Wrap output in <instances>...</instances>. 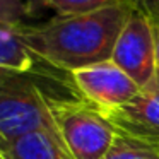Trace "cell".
I'll return each mask as SVG.
<instances>
[{"label": "cell", "mask_w": 159, "mask_h": 159, "mask_svg": "<svg viewBox=\"0 0 159 159\" xmlns=\"http://www.w3.org/2000/svg\"><path fill=\"white\" fill-rule=\"evenodd\" d=\"M101 113L120 134L159 144V72L132 101Z\"/></svg>", "instance_id": "cell-6"}, {"label": "cell", "mask_w": 159, "mask_h": 159, "mask_svg": "<svg viewBox=\"0 0 159 159\" xmlns=\"http://www.w3.org/2000/svg\"><path fill=\"white\" fill-rule=\"evenodd\" d=\"M33 16L28 0H0V22L2 24H26L24 19Z\"/></svg>", "instance_id": "cell-11"}, {"label": "cell", "mask_w": 159, "mask_h": 159, "mask_svg": "<svg viewBox=\"0 0 159 159\" xmlns=\"http://www.w3.org/2000/svg\"><path fill=\"white\" fill-rule=\"evenodd\" d=\"M70 77L77 94L101 111L123 106L142 89L113 60L79 69Z\"/></svg>", "instance_id": "cell-5"}, {"label": "cell", "mask_w": 159, "mask_h": 159, "mask_svg": "<svg viewBox=\"0 0 159 159\" xmlns=\"http://www.w3.org/2000/svg\"><path fill=\"white\" fill-rule=\"evenodd\" d=\"M154 24V29H156V39H157V67H159V17L156 21H152Z\"/></svg>", "instance_id": "cell-13"}, {"label": "cell", "mask_w": 159, "mask_h": 159, "mask_svg": "<svg viewBox=\"0 0 159 159\" xmlns=\"http://www.w3.org/2000/svg\"><path fill=\"white\" fill-rule=\"evenodd\" d=\"M0 159H72L62 142L45 132L0 142Z\"/></svg>", "instance_id": "cell-7"}, {"label": "cell", "mask_w": 159, "mask_h": 159, "mask_svg": "<svg viewBox=\"0 0 159 159\" xmlns=\"http://www.w3.org/2000/svg\"><path fill=\"white\" fill-rule=\"evenodd\" d=\"M121 2H128V0H50V9H53L57 16H74L99 11Z\"/></svg>", "instance_id": "cell-10"}, {"label": "cell", "mask_w": 159, "mask_h": 159, "mask_svg": "<svg viewBox=\"0 0 159 159\" xmlns=\"http://www.w3.org/2000/svg\"><path fill=\"white\" fill-rule=\"evenodd\" d=\"M111 60L140 87L147 86L159 72L154 24L135 7L116 39Z\"/></svg>", "instance_id": "cell-4"}, {"label": "cell", "mask_w": 159, "mask_h": 159, "mask_svg": "<svg viewBox=\"0 0 159 159\" xmlns=\"http://www.w3.org/2000/svg\"><path fill=\"white\" fill-rule=\"evenodd\" d=\"M21 26L0 22V69L2 72L31 74L36 60H39L26 43Z\"/></svg>", "instance_id": "cell-8"}, {"label": "cell", "mask_w": 159, "mask_h": 159, "mask_svg": "<svg viewBox=\"0 0 159 159\" xmlns=\"http://www.w3.org/2000/svg\"><path fill=\"white\" fill-rule=\"evenodd\" d=\"M57 134L72 159H103L116 130L94 104L82 98L52 96Z\"/></svg>", "instance_id": "cell-3"}, {"label": "cell", "mask_w": 159, "mask_h": 159, "mask_svg": "<svg viewBox=\"0 0 159 159\" xmlns=\"http://www.w3.org/2000/svg\"><path fill=\"white\" fill-rule=\"evenodd\" d=\"M28 2H29V5H31L33 16L39 14V12L45 11V9H50V0H28Z\"/></svg>", "instance_id": "cell-12"}, {"label": "cell", "mask_w": 159, "mask_h": 159, "mask_svg": "<svg viewBox=\"0 0 159 159\" xmlns=\"http://www.w3.org/2000/svg\"><path fill=\"white\" fill-rule=\"evenodd\" d=\"M103 159H159V144L116 132V137Z\"/></svg>", "instance_id": "cell-9"}, {"label": "cell", "mask_w": 159, "mask_h": 159, "mask_svg": "<svg viewBox=\"0 0 159 159\" xmlns=\"http://www.w3.org/2000/svg\"><path fill=\"white\" fill-rule=\"evenodd\" d=\"M52 94L31 74H0V142L45 132L58 139L52 115Z\"/></svg>", "instance_id": "cell-2"}, {"label": "cell", "mask_w": 159, "mask_h": 159, "mask_svg": "<svg viewBox=\"0 0 159 159\" xmlns=\"http://www.w3.org/2000/svg\"><path fill=\"white\" fill-rule=\"evenodd\" d=\"M134 5H116L74 16H57L41 26L22 24L29 48L50 67L65 74L111 60L116 39Z\"/></svg>", "instance_id": "cell-1"}, {"label": "cell", "mask_w": 159, "mask_h": 159, "mask_svg": "<svg viewBox=\"0 0 159 159\" xmlns=\"http://www.w3.org/2000/svg\"><path fill=\"white\" fill-rule=\"evenodd\" d=\"M151 2H152V5H154L156 12H159V0H151Z\"/></svg>", "instance_id": "cell-14"}]
</instances>
